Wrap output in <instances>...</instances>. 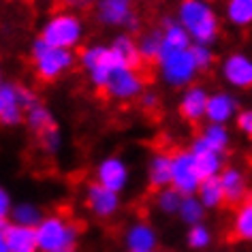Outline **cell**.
<instances>
[{"label":"cell","instance_id":"11","mask_svg":"<svg viewBox=\"0 0 252 252\" xmlns=\"http://www.w3.org/2000/svg\"><path fill=\"white\" fill-rule=\"evenodd\" d=\"M84 205L86 210L98 220H111L122 210V194L100 186L98 182H90L84 188Z\"/></svg>","mask_w":252,"mask_h":252},{"label":"cell","instance_id":"16","mask_svg":"<svg viewBox=\"0 0 252 252\" xmlns=\"http://www.w3.org/2000/svg\"><path fill=\"white\" fill-rule=\"evenodd\" d=\"M218 178H220V184H222V190H224V197H226V203L229 205L235 207V205L242 203V201L252 197L250 178L242 167L226 165Z\"/></svg>","mask_w":252,"mask_h":252},{"label":"cell","instance_id":"6","mask_svg":"<svg viewBox=\"0 0 252 252\" xmlns=\"http://www.w3.org/2000/svg\"><path fill=\"white\" fill-rule=\"evenodd\" d=\"M77 64L86 73L92 88L105 90L107 81H109L111 73L120 66V62L116 58V54L111 52L109 43L107 45L105 43H90V45L81 47V52L77 54Z\"/></svg>","mask_w":252,"mask_h":252},{"label":"cell","instance_id":"26","mask_svg":"<svg viewBox=\"0 0 252 252\" xmlns=\"http://www.w3.org/2000/svg\"><path fill=\"white\" fill-rule=\"evenodd\" d=\"M45 218V212H43V207L39 203H34V201H15L13 210H11V216H9V222L13 224H22V226H36L41 224V220Z\"/></svg>","mask_w":252,"mask_h":252},{"label":"cell","instance_id":"42","mask_svg":"<svg viewBox=\"0 0 252 252\" xmlns=\"http://www.w3.org/2000/svg\"><path fill=\"white\" fill-rule=\"evenodd\" d=\"M4 226H7V222H4V220H0V229H4Z\"/></svg>","mask_w":252,"mask_h":252},{"label":"cell","instance_id":"10","mask_svg":"<svg viewBox=\"0 0 252 252\" xmlns=\"http://www.w3.org/2000/svg\"><path fill=\"white\" fill-rule=\"evenodd\" d=\"M201 182V171L197 167V158L188 148H182L173 152V169H171V186L180 190L184 197L197 194Z\"/></svg>","mask_w":252,"mask_h":252},{"label":"cell","instance_id":"36","mask_svg":"<svg viewBox=\"0 0 252 252\" xmlns=\"http://www.w3.org/2000/svg\"><path fill=\"white\" fill-rule=\"evenodd\" d=\"M15 201L11 197V192L7 190V186L0 184V220H4L7 222L9 216H11V210H13Z\"/></svg>","mask_w":252,"mask_h":252},{"label":"cell","instance_id":"28","mask_svg":"<svg viewBox=\"0 0 252 252\" xmlns=\"http://www.w3.org/2000/svg\"><path fill=\"white\" fill-rule=\"evenodd\" d=\"M24 124H26V128L36 137V135H41L43 130H47V128H52V126H56V118H54L52 109L39 100V103L32 105L26 111Z\"/></svg>","mask_w":252,"mask_h":252},{"label":"cell","instance_id":"39","mask_svg":"<svg viewBox=\"0 0 252 252\" xmlns=\"http://www.w3.org/2000/svg\"><path fill=\"white\" fill-rule=\"evenodd\" d=\"M139 30H141V17L135 13V15L130 17L128 22H126V26L122 28V32H128V34H137V32H139Z\"/></svg>","mask_w":252,"mask_h":252},{"label":"cell","instance_id":"30","mask_svg":"<svg viewBox=\"0 0 252 252\" xmlns=\"http://www.w3.org/2000/svg\"><path fill=\"white\" fill-rule=\"evenodd\" d=\"M137 43H139L143 64H146V62H154L156 64V60H158V56H160V49H162V30H160V26L141 32L139 36H137Z\"/></svg>","mask_w":252,"mask_h":252},{"label":"cell","instance_id":"34","mask_svg":"<svg viewBox=\"0 0 252 252\" xmlns=\"http://www.w3.org/2000/svg\"><path fill=\"white\" fill-rule=\"evenodd\" d=\"M190 52H192V58H194V62H197V66H199L201 73L210 71V68L216 64V52H214V47H210V45H197V43H192Z\"/></svg>","mask_w":252,"mask_h":252},{"label":"cell","instance_id":"13","mask_svg":"<svg viewBox=\"0 0 252 252\" xmlns=\"http://www.w3.org/2000/svg\"><path fill=\"white\" fill-rule=\"evenodd\" d=\"M210 90L203 84H192L180 90L178 98V111L180 118L188 124H201L207 116V103H210Z\"/></svg>","mask_w":252,"mask_h":252},{"label":"cell","instance_id":"27","mask_svg":"<svg viewBox=\"0 0 252 252\" xmlns=\"http://www.w3.org/2000/svg\"><path fill=\"white\" fill-rule=\"evenodd\" d=\"M197 197H199L201 203L205 205L207 212H216L226 203V197H224L222 184H220V178H207V180L201 182V186L197 190Z\"/></svg>","mask_w":252,"mask_h":252},{"label":"cell","instance_id":"1","mask_svg":"<svg viewBox=\"0 0 252 252\" xmlns=\"http://www.w3.org/2000/svg\"><path fill=\"white\" fill-rule=\"evenodd\" d=\"M178 20L192 43L214 47L222 30V13L216 9L214 0H180L175 9Z\"/></svg>","mask_w":252,"mask_h":252},{"label":"cell","instance_id":"17","mask_svg":"<svg viewBox=\"0 0 252 252\" xmlns=\"http://www.w3.org/2000/svg\"><path fill=\"white\" fill-rule=\"evenodd\" d=\"M124 246L128 252H156L158 248V231L148 220H135L124 231Z\"/></svg>","mask_w":252,"mask_h":252},{"label":"cell","instance_id":"15","mask_svg":"<svg viewBox=\"0 0 252 252\" xmlns=\"http://www.w3.org/2000/svg\"><path fill=\"white\" fill-rule=\"evenodd\" d=\"M242 107H239V98L233 90H214L210 94V103H207V116L205 122L212 124H224L229 126L235 122Z\"/></svg>","mask_w":252,"mask_h":252},{"label":"cell","instance_id":"8","mask_svg":"<svg viewBox=\"0 0 252 252\" xmlns=\"http://www.w3.org/2000/svg\"><path fill=\"white\" fill-rule=\"evenodd\" d=\"M218 75L222 84L233 92L252 90V56L242 49L229 52L220 60Z\"/></svg>","mask_w":252,"mask_h":252},{"label":"cell","instance_id":"41","mask_svg":"<svg viewBox=\"0 0 252 252\" xmlns=\"http://www.w3.org/2000/svg\"><path fill=\"white\" fill-rule=\"evenodd\" d=\"M4 81H7V79H4V71H2V62H0V86H2V84H4Z\"/></svg>","mask_w":252,"mask_h":252},{"label":"cell","instance_id":"22","mask_svg":"<svg viewBox=\"0 0 252 252\" xmlns=\"http://www.w3.org/2000/svg\"><path fill=\"white\" fill-rule=\"evenodd\" d=\"M160 30H162V49H160V54L182 52V49H190L192 47V39L188 36L184 26H182L175 17H162Z\"/></svg>","mask_w":252,"mask_h":252},{"label":"cell","instance_id":"43","mask_svg":"<svg viewBox=\"0 0 252 252\" xmlns=\"http://www.w3.org/2000/svg\"><path fill=\"white\" fill-rule=\"evenodd\" d=\"M71 252H75V250H71Z\"/></svg>","mask_w":252,"mask_h":252},{"label":"cell","instance_id":"23","mask_svg":"<svg viewBox=\"0 0 252 252\" xmlns=\"http://www.w3.org/2000/svg\"><path fill=\"white\" fill-rule=\"evenodd\" d=\"M4 237H7L9 252H39L36 229H32V226L7 222V226H4Z\"/></svg>","mask_w":252,"mask_h":252},{"label":"cell","instance_id":"21","mask_svg":"<svg viewBox=\"0 0 252 252\" xmlns=\"http://www.w3.org/2000/svg\"><path fill=\"white\" fill-rule=\"evenodd\" d=\"M201 146L212 150V152H218L226 156V152L231 150V143H233V135L229 130V126L224 124H212V122H205V126L201 128V133L194 137Z\"/></svg>","mask_w":252,"mask_h":252},{"label":"cell","instance_id":"24","mask_svg":"<svg viewBox=\"0 0 252 252\" xmlns=\"http://www.w3.org/2000/svg\"><path fill=\"white\" fill-rule=\"evenodd\" d=\"M188 150H190V152L194 154V158H197V167H199L201 178H203V180H207V178H218V175L222 173V169L226 167L222 154L212 152V150L203 148L197 139L190 141Z\"/></svg>","mask_w":252,"mask_h":252},{"label":"cell","instance_id":"38","mask_svg":"<svg viewBox=\"0 0 252 252\" xmlns=\"http://www.w3.org/2000/svg\"><path fill=\"white\" fill-rule=\"evenodd\" d=\"M60 4H64V9H73V11H81V9H88L92 7L96 0H58Z\"/></svg>","mask_w":252,"mask_h":252},{"label":"cell","instance_id":"18","mask_svg":"<svg viewBox=\"0 0 252 252\" xmlns=\"http://www.w3.org/2000/svg\"><path fill=\"white\" fill-rule=\"evenodd\" d=\"M171 169H173V154L169 152H154L146 162V180L152 190L171 186Z\"/></svg>","mask_w":252,"mask_h":252},{"label":"cell","instance_id":"20","mask_svg":"<svg viewBox=\"0 0 252 252\" xmlns=\"http://www.w3.org/2000/svg\"><path fill=\"white\" fill-rule=\"evenodd\" d=\"M229 233L235 242L252 246V197L233 207Z\"/></svg>","mask_w":252,"mask_h":252},{"label":"cell","instance_id":"31","mask_svg":"<svg viewBox=\"0 0 252 252\" xmlns=\"http://www.w3.org/2000/svg\"><path fill=\"white\" fill-rule=\"evenodd\" d=\"M205 205L199 201L197 194H188L182 201V207L178 212V218L184 222L186 226H192V224H199V222H205Z\"/></svg>","mask_w":252,"mask_h":252},{"label":"cell","instance_id":"19","mask_svg":"<svg viewBox=\"0 0 252 252\" xmlns=\"http://www.w3.org/2000/svg\"><path fill=\"white\" fill-rule=\"evenodd\" d=\"M109 47H111V52L116 54V58H118L120 64L130 66V68H141L143 66L139 43H137L135 34H128V32L113 34V39L109 41Z\"/></svg>","mask_w":252,"mask_h":252},{"label":"cell","instance_id":"2","mask_svg":"<svg viewBox=\"0 0 252 252\" xmlns=\"http://www.w3.org/2000/svg\"><path fill=\"white\" fill-rule=\"evenodd\" d=\"M39 39L49 43V45L75 52L77 47H81V43L86 39V22L73 9L54 11L52 15H47L43 20L39 28Z\"/></svg>","mask_w":252,"mask_h":252},{"label":"cell","instance_id":"29","mask_svg":"<svg viewBox=\"0 0 252 252\" xmlns=\"http://www.w3.org/2000/svg\"><path fill=\"white\" fill-rule=\"evenodd\" d=\"M182 201H184V194L175 190L173 186L160 188V190L154 192V210L162 216H178Z\"/></svg>","mask_w":252,"mask_h":252},{"label":"cell","instance_id":"12","mask_svg":"<svg viewBox=\"0 0 252 252\" xmlns=\"http://www.w3.org/2000/svg\"><path fill=\"white\" fill-rule=\"evenodd\" d=\"M94 182L122 194L130 186V165L120 154L103 156L94 167Z\"/></svg>","mask_w":252,"mask_h":252},{"label":"cell","instance_id":"32","mask_svg":"<svg viewBox=\"0 0 252 252\" xmlns=\"http://www.w3.org/2000/svg\"><path fill=\"white\" fill-rule=\"evenodd\" d=\"M214 244V231L210 229V224L199 222L186 229V246L194 252H203Z\"/></svg>","mask_w":252,"mask_h":252},{"label":"cell","instance_id":"25","mask_svg":"<svg viewBox=\"0 0 252 252\" xmlns=\"http://www.w3.org/2000/svg\"><path fill=\"white\" fill-rule=\"evenodd\" d=\"M222 22L235 30L252 28V0H222Z\"/></svg>","mask_w":252,"mask_h":252},{"label":"cell","instance_id":"9","mask_svg":"<svg viewBox=\"0 0 252 252\" xmlns=\"http://www.w3.org/2000/svg\"><path fill=\"white\" fill-rule=\"evenodd\" d=\"M107 96L120 103H130V100H139V96L146 92V79L139 68H130L120 64L116 71L111 73L109 81H107L105 90Z\"/></svg>","mask_w":252,"mask_h":252},{"label":"cell","instance_id":"35","mask_svg":"<svg viewBox=\"0 0 252 252\" xmlns=\"http://www.w3.org/2000/svg\"><path fill=\"white\" fill-rule=\"evenodd\" d=\"M235 128L246 137V139L252 141V107L239 111V116L235 118Z\"/></svg>","mask_w":252,"mask_h":252},{"label":"cell","instance_id":"37","mask_svg":"<svg viewBox=\"0 0 252 252\" xmlns=\"http://www.w3.org/2000/svg\"><path fill=\"white\" fill-rule=\"evenodd\" d=\"M137 103H139V107H141L143 111H150V113H152V111L158 109L160 96H158V94H156L154 90H146V92H143L141 96H139V100H137Z\"/></svg>","mask_w":252,"mask_h":252},{"label":"cell","instance_id":"4","mask_svg":"<svg viewBox=\"0 0 252 252\" xmlns=\"http://www.w3.org/2000/svg\"><path fill=\"white\" fill-rule=\"evenodd\" d=\"M30 62H32L34 75L41 81H58L77 64V54L71 49L49 45L36 36L30 45Z\"/></svg>","mask_w":252,"mask_h":252},{"label":"cell","instance_id":"40","mask_svg":"<svg viewBox=\"0 0 252 252\" xmlns=\"http://www.w3.org/2000/svg\"><path fill=\"white\" fill-rule=\"evenodd\" d=\"M0 252H9L7 237H4V229H0Z\"/></svg>","mask_w":252,"mask_h":252},{"label":"cell","instance_id":"33","mask_svg":"<svg viewBox=\"0 0 252 252\" xmlns=\"http://www.w3.org/2000/svg\"><path fill=\"white\" fill-rule=\"evenodd\" d=\"M36 143H39V148L45 154L56 156L62 150V146H64V135H62L60 126L56 124V126H52V128L43 130L41 135H36Z\"/></svg>","mask_w":252,"mask_h":252},{"label":"cell","instance_id":"7","mask_svg":"<svg viewBox=\"0 0 252 252\" xmlns=\"http://www.w3.org/2000/svg\"><path fill=\"white\" fill-rule=\"evenodd\" d=\"M36 103L39 98L32 88L17 81H4L0 86V126L2 128L20 126L26 118V111Z\"/></svg>","mask_w":252,"mask_h":252},{"label":"cell","instance_id":"14","mask_svg":"<svg viewBox=\"0 0 252 252\" xmlns=\"http://www.w3.org/2000/svg\"><path fill=\"white\" fill-rule=\"evenodd\" d=\"M135 13V0H96L94 2V17L103 28L122 30Z\"/></svg>","mask_w":252,"mask_h":252},{"label":"cell","instance_id":"5","mask_svg":"<svg viewBox=\"0 0 252 252\" xmlns=\"http://www.w3.org/2000/svg\"><path fill=\"white\" fill-rule=\"evenodd\" d=\"M156 71H158L162 84L173 90H184V88L197 84V77L201 75L190 49L160 54L156 60Z\"/></svg>","mask_w":252,"mask_h":252},{"label":"cell","instance_id":"3","mask_svg":"<svg viewBox=\"0 0 252 252\" xmlns=\"http://www.w3.org/2000/svg\"><path fill=\"white\" fill-rule=\"evenodd\" d=\"M79 237V224L64 214H45L36 226L39 252H71L77 248Z\"/></svg>","mask_w":252,"mask_h":252}]
</instances>
